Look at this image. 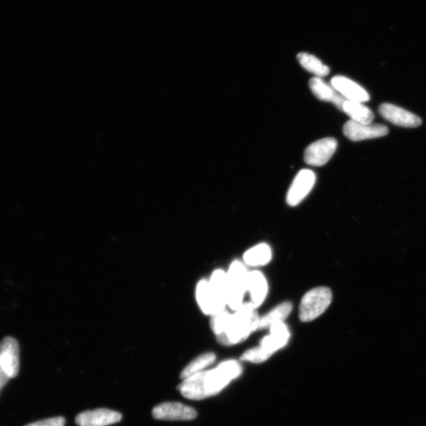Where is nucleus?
<instances>
[{
	"label": "nucleus",
	"instance_id": "obj_1",
	"mask_svg": "<svg viewBox=\"0 0 426 426\" xmlns=\"http://www.w3.org/2000/svg\"><path fill=\"white\" fill-rule=\"evenodd\" d=\"M242 372L243 368L237 361H226L215 369L202 371L183 380L178 389L185 398L202 400L217 395Z\"/></svg>",
	"mask_w": 426,
	"mask_h": 426
},
{
	"label": "nucleus",
	"instance_id": "obj_2",
	"mask_svg": "<svg viewBox=\"0 0 426 426\" xmlns=\"http://www.w3.org/2000/svg\"><path fill=\"white\" fill-rule=\"evenodd\" d=\"M252 302L243 303L234 314H231L225 331L217 340L224 345H233L246 340L259 327L260 318Z\"/></svg>",
	"mask_w": 426,
	"mask_h": 426
},
{
	"label": "nucleus",
	"instance_id": "obj_3",
	"mask_svg": "<svg viewBox=\"0 0 426 426\" xmlns=\"http://www.w3.org/2000/svg\"><path fill=\"white\" fill-rule=\"evenodd\" d=\"M332 290L326 287L315 288L303 296L299 306V319L309 322L320 317L330 306Z\"/></svg>",
	"mask_w": 426,
	"mask_h": 426
},
{
	"label": "nucleus",
	"instance_id": "obj_4",
	"mask_svg": "<svg viewBox=\"0 0 426 426\" xmlns=\"http://www.w3.org/2000/svg\"><path fill=\"white\" fill-rule=\"evenodd\" d=\"M227 276V305L236 311L243 304L245 293L248 290L249 273L243 264L238 261L231 264Z\"/></svg>",
	"mask_w": 426,
	"mask_h": 426
},
{
	"label": "nucleus",
	"instance_id": "obj_5",
	"mask_svg": "<svg viewBox=\"0 0 426 426\" xmlns=\"http://www.w3.org/2000/svg\"><path fill=\"white\" fill-rule=\"evenodd\" d=\"M337 148V141L333 138H323L309 145L304 153L305 162L321 167L328 162Z\"/></svg>",
	"mask_w": 426,
	"mask_h": 426
},
{
	"label": "nucleus",
	"instance_id": "obj_6",
	"mask_svg": "<svg viewBox=\"0 0 426 426\" xmlns=\"http://www.w3.org/2000/svg\"><path fill=\"white\" fill-rule=\"evenodd\" d=\"M197 416L195 409L177 402L160 404L153 410V417L158 420L190 421Z\"/></svg>",
	"mask_w": 426,
	"mask_h": 426
},
{
	"label": "nucleus",
	"instance_id": "obj_7",
	"mask_svg": "<svg viewBox=\"0 0 426 426\" xmlns=\"http://www.w3.org/2000/svg\"><path fill=\"white\" fill-rule=\"evenodd\" d=\"M316 176L313 171L303 169L295 178L288 193L287 202L290 206L298 205L313 189Z\"/></svg>",
	"mask_w": 426,
	"mask_h": 426
},
{
	"label": "nucleus",
	"instance_id": "obj_8",
	"mask_svg": "<svg viewBox=\"0 0 426 426\" xmlns=\"http://www.w3.org/2000/svg\"><path fill=\"white\" fill-rule=\"evenodd\" d=\"M344 133L348 139L359 141L384 137L389 134V129L382 124H363L350 120L344 125Z\"/></svg>",
	"mask_w": 426,
	"mask_h": 426
},
{
	"label": "nucleus",
	"instance_id": "obj_9",
	"mask_svg": "<svg viewBox=\"0 0 426 426\" xmlns=\"http://www.w3.org/2000/svg\"><path fill=\"white\" fill-rule=\"evenodd\" d=\"M19 345L12 337L0 342V366L11 378L16 377L19 372Z\"/></svg>",
	"mask_w": 426,
	"mask_h": 426
},
{
	"label": "nucleus",
	"instance_id": "obj_10",
	"mask_svg": "<svg viewBox=\"0 0 426 426\" xmlns=\"http://www.w3.org/2000/svg\"><path fill=\"white\" fill-rule=\"evenodd\" d=\"M121 420L120 413L104 408L82 412L75 418L76 424L79 426H107Z\"/></svg>",
	"mask_w": 426,
	"mask_h": 426
},
{
	"label": "nucleus",
	"instance_id": "obj_11",
	"mask_svg": "<svg viewBox=\"0 0 426 426\" xmlns=\"http://www.w3.org/2000/svg\"><path fill=\"white\" fill-rule=\"evenodd\" d=\"M380 114L392 124L403 127H418L422 120L406 110L391 104H383L379 108Z\"/></svg>",
	"mask_w": 426,
	"mask_h": 426
},
{
	"label": "nucleus",
	"instance_id": "obj_12",
	"mask_svg": "<svg viewBox=\"0 0 426 426\" xmlns=\"http://www.w3.org/2000/svg\"><path fill=\"white\" fill-rule=\"evenodd\" d=\"M331 85L347 101L364 103L370 99L365 89L344 76L334 77Z\"/></svg>",
	"mask_w": 426,
	"mask_h": 426
},
{
	"label": "nucleus",
	"instance_id": "obj_13",
	"mask_svg": "<svg viewBox=\"0 0 426 426\" xmlns=\"http://www.w3.org/2000/svg\"><path fill=\"white\" fill-rule=\"evenodd\" d=\"M309 85L316 98L322 101L333 102L342 111L347 99L333 86L328 85L324 80L318 77H313L309 81Z\"/></svg>",
	"mask_w": 426,
	"mask_h": 426
},
{
	"label": "nucleus",
	"instance_id": "obj_14",
	"mask_svg": "<svg viewBox=\"0 0 426 426\" xmlns=\"http://www.w3.org/2000/svg\"><path fill=\"white\" fill-rule=\"evenodd\" d=\"M196 297L198 305L204 314L212 316L224 311L218 305L208 280H202L198 283Z\"/></svg>",
	"mask_w": 426,
	"mask_h": 426
},
{
	"label": "nucleus",
	"instance_id": "obj_15",
	"mask_svg": "<svg viewBox=\"0 0 426 426\" xmlns=\"http://www.w3.org/2000/svg\"><path fill=\"white\" fill-rule=\"evenodd\" d=\"M271 333L262 340L261 346L273 354L285 346L290 337L288 327L283 322L277 323L270 327Z\"/></svg>",
	"mask_w": 426,
	"mask_h": 426
},
{
	"label": "nucleus",
	"instance_id": "obj_16",
	"mask_svg": "<svg viewBox=\"0 0 426 426\" xmlns=\"http://www.w3.org/2000/svg\"><path fill=\"white\" fill-rule=\"evenodd\" d=\"M268 283L266 277L261 272L254 271L249 273L248 290H250L252 303L258 307L266 298Z\"/></svg>",
	"mask_w": 426,
	"mask_h": 426
},
{
	"label": "nucleus",
	"instance_id": "obj_17",
	"mask_svg": "<svg viewBox=\"0 0 426 426\" xmlns=\"http://www.w3.org/2000/svg\"><path fill=\"white\" fill-rule=\"evenodd\" d=\"M342 111L349 115L351 120L360 122V124H370L374 120V115L371 110L361 102L347 100Z\"/></svg>",
	"mask_w": 426,
	"mask_h": 426
},
{
	"label": "nucleus",
	"instance_id": "obj_18",
	"mask_svg": "<svg viewBox=\"0 0 426 426\" xmlns=\"http://www.w3.org/2000/svg\"><path fill=\"white\" fill-rule=\"evenodd\" d=\"M213 295L221 309L227 306V276L223 270H217L212 273L209 281Z\"/></svg>",
	"mask_w": 426,
	"mask_h": 426
},
{
	"label": "nucleus",
	"instance_id": "obj_19",
	"mask_svg": "<svg viewBox=\"0 0 426 426\" xmlns=\"http://www.w3.org/2000/svg\"><path fill=\"white\" fill-rule=\"evenodd\" d=\"M292 311V304L290 302H284L279 306L268 313L266 315L263 316L260 318L259 327L258 329L266 328L273 326L277 323L283 322L290 312Z\"/></svg>",
	"mask_w": 426,
	"mask_h": 426
},
{
	"label": "nucleus",
	"instance_id": "obj_20",
	"mask_svg": "<svg viewBox=\"0 0 426 426\" xmlns=\"http://www.w3.org/2000/svg\"><path fill=\"white\" fill-rule=\"evenodd\" d=\"M272 258V251L266 244H259L250 249L244 254V261L250 266L267 264Z\"/></svg>",
	"mask_w": 426,
	"mask_h": 426
},
{
	"label": "nucleus",
	"instance_id": "obj_21",
	"mask_svg": "<svg viewBox=\"0 0 426 426\" xmlns=\"http://www.w3.org/2000/svg\"><path fill=\"white\" fill-rule=\"evenodd\" d=\"M297 58L303 68L318 77H325L330 72V69L313 55L302 53Z\"/></svg>",
	"mask_w": 426,
	"mask_h": 426
},
{
	"label": "nucleus",
	"instance_id": "obj_22",
	"mask_svg": "<svg viewBox=\"0 0 426 426\" xmlns=\"http://www.w3.org/2000/svg\"><path fill=\"white\" fill-rule=\"evenodd\" d=\"M216 360V355L213 353H205L192 361L181 373L180 377L183 380L188 378L195 374L203 371L205 368L211 366Z\"/></svg>",
	"mask_w": 426,
	"mask_h": 426
},
{
	"label": "nucleus",
	"instance_id": "obj_23",
	"mask_svg": "<svg viewBox=\"0 0 426 426\" xmlns=\"http://www.w3.org/2000/svg\"><path fill=\"white\" fill-rule=\"evenodd\" d=\"M272 354L264 349L262 346L252 348L245 352L241 357L242 361H251L254 363H262L264 361H267Z\"/></svg>",
	"mask_w": 426,
	"mask_h": 426
},
{
	"label": "nucleus",
	"instance_id": "obj_24",
	"mask_svg": "<svg viewBox=\"0 0 426 426\" xmlns=\"http://www.w3.org/2000/svg\"><path fill=\"white\" fill-rule=\"evenodd\" d=\"M231 317V314H230L227 311H225V309L221 313L212 316L210 325L212 330L217 335V337L221 335L225 331L226 328H227L228 325Z\"/></svg>",
	"mask_w": 426,
	"mask_h": 426
},
{
	"label": "nucleus",
	"instance_id": "obj_25",
	"mask_svg": "<svg viewBox=\"0 0 426 426\" xmlns=\"http://www.w3.org/2000/svg\"><path fill=\"white\" fill-rule=\"evenodd\" d=\"M66 420L63 417L51 418L45 420L31 423L25 426H65Z\"/></svg>",
	"mask_w": 426,
	"mask_h": 426
},
{
	"label": "nucleus",
	"instance_id": "obj_26",
	"mask_svg": "<svg viewBox=\"0 0 426 426\" xmlns=\"http://www.w3.org/2000/svg\"><path fill=\"white\" fill-rule=\"evenodd\" d=\"M10 379L11 377L8 376V374L0 366V389H2L9 382Z\"/></svg>",
	"mask_w": 426,
	"mask_h": 426
}]
</instances>
